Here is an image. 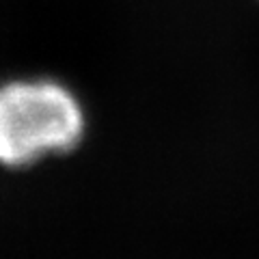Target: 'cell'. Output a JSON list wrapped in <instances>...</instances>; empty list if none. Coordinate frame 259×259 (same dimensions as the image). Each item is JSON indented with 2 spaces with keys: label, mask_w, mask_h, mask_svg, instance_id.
<instances>
[{
  "label": "cell",
  "mask_w": 259,
  "mask_h": 259,
  "mask_svg": "<svg viewBox=\"0 0 259 259\" xmlns=\"http://www.w3.org/2000/svg\"><path fill=\"white\" fill-rule=\"evenodd\" d=\"M84 136V110L56 80H13L0 87V164L22 168L71 151Z\"/></svg>",
  "instance_id": "6da1fadb"
}]
</instances>
